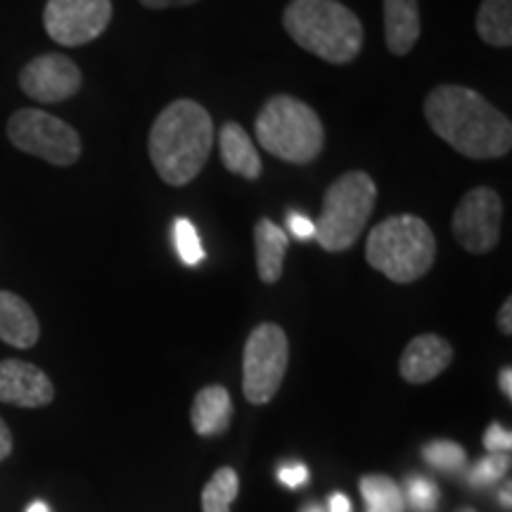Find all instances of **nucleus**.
<instances>
[{
    "instance_id": "obj_36",
    "label": "nucleus",
    "mask_w": 512,
    "mask_h": 512,
    "mask_svg": "<svg viewBox=\"0 0 512 512\" xmlns=\"http://www.w3.org/2000/svg\"><path fill=\"white\" fill-rule=\"evenodd\" d=\"M304 512H320V510H318V508H316V505H313V508H306V510H304Z\"/></svg>"
},
{
    "instance_id": "obj_12",
    "label": "nucleus",
    "mask_w": 512,
    "mask_h": 512,
    "mask_svg": "<svg viewBox=\"0 0 512 512\" xmlns=\"http://www.w3.org/2000/svg\"><path fill=\"white\" fill-rule=\"evenodd\" d=\"M55 399L50 377L34 363L8 358L0 363V401L17 408H43Z\"/></svg>"
},
{
    "instance_id": "obj_30",
    "label": "nucleus",
    "mask_w": 512,
    "mask_h": 512,
    "mask_svg": "<svg viewBox=\"0 0 512 512\" xmlns=\"http://www.w3.org/2000/svg\"><path fill=\"white\" fill-rule=\"evenodd\" d=\"M498 330L503 332V335H512V299H505L501 311H498Z\"/></svg>"
},
{
    "instance_id": "obj_2",
    "label": "nucleus",
    "mask_w": 512,
    "mask_h": 512,
    "mask_svg": "<svg viewBox=\"0 0 512 512\" xmlns=\"http://www.w3.org/2000/svg\"><path fill=\"white\" fill-rule=\"evenodd\" d=\"M214 147V119L200 102H169L152 121L147 152L166 185L183 188L200 176Z\"/></svg>"
},
{
    "instance_id": "obj_4",
    "label": "nucleus",
    "mask_w": 512,
    "mask_h": 512,
    "mask_svg": "<svg viewBox=\"0 0 512 512\" xmlns=\"http://www.w3.org/2000/svg\"><path fill=\"white\" fill-rule=\"evenodd\" d=\"M437 259V238L427 221L415 214L389 216L370 230L366 261L396 285L420 280Z\"/></svg>"
},
{
    "instance_id": "obj_33",
    "label": "nucleus",
    "mask_w": 512,
    "mask_h": 512,
    "mask_svg": "<svg viewBox=\"0 0 512 512\" xmlns=\"http://www.w3.org/2000/svg\"><path fill=\"white\" fill-rule=\"evenodd\" d=\"M498 384H501L503 394L512 399V370L510 368H503L501 375H498Z\"/></svg>"
},
{
    "instance_id": "obj_24",
    "label": "nucleus",
    "mask_w": 512,
    "mask_h": 512,
    "mask_svg": "<svg viewBox=\"0 0 512 512\" xmlns=\"http://www.w3.org/2000/svg\"><path fill=\"white\" fill-rule=\"evenodd\" d=\"M401 494H403V501L411 503V508L415 512H432L439 498L437 486L425 477H408L406 491H401Z\"/></svg>"
},
{
    "instance_id": "obj_14",
    "label": "nucleus",
    "mask_w": 512,
    "mask_h": 512,
    "mask_svg": "<svg viewBox=\"0 0 512 512\" xmlns=\"http://www.w3.org/2000/svg\"><path fill=\"white\" fill-rule=\"evenodd\" d=\"M422 34L418 0H384V43L396 57L408 55Z\"/></svg>"
},
{
    "instance_id": "obj_16",
    "label": "nucleus",
    "mask_w": 512,
    "mask_h": 512,
    "mask_svg": "<svg viewBox=\"0 0 512 512\" xmlns=\"http://www.w3.org/2000/svg\"><path fill=\"white\" fill-rule=\"evenodd\" d=\"M192 430L200 437H219L233 422V399L221 384H209L195 394L190 408Z\"/></svg>"
},
{
    "instance_id": "obj_25",
    "label": "nucleus",
    "mask_w": 512,
    "mask_h": 512,
    "mask_svg": "<svg viewBox=\"0 0 512 512\" xmlns=\"http://www.w3.org/2000/svg\"><path fill=\"white\" fill-rule=\"evenodd\" d=\"M508 470H510V453H491V456L479 460L475 470H472L470 477H467V482L472 486L494 484L496 479H501Z\"/></svg>"
},
{
    "instance_id": "obj_5",
    "label": "nucleus",
    "mask_w": 512,
    "mask_h": 512,
    "mask_svg": "<svg viewBox=\"0 0 512 512\" xmlns=\"http://www.w3.org/2000/svg\"><path fill=\"white\" fill-rule=\"evenodd\" d=\"M256 143L287 164L316 162L325 147L323 121L313 107L294 95L280 93L264 102L254 121Z\"/></svg>"
},
{
    "instance_id": "obj_21",
    "label": "nucleus",
    "mask_w": 512,
    "mask_h": 512,
    "mask_svg": "<svg viewBox=\"0 0 512 512\" xmlns=\"http://www.w3.org/2000/svg\"><path fill=\"white\" fill-rule=\"evenodd\" d=\"M240 491V477L233 467H221L214 472L202 491V512H230Z\"/></svg>"
},
{
    "instance_id": "obj_18",
    "label": "nucleus",
    "mask_w": 512,
    "mask_h": 512,
    "mask_svg": "<svg viewBox=\"0 0 512 512\" xmlns=\"http://www.w3.org/2000/svg\"><path fill=\"white\" fill-rule=\"evenodd\" d=\"M290 247V238L280 226L271 219L256 221L254 226V254H256V273L261 283L275 285L283 275L285 254Z\"/></svg>"
},
{
    "instance_id": "obj_6",
    "label": "nucleus",
    "mask_w": 512,
    "mask_h": 512,
    "mask_svg": "<svg viewBox=\"0 0 512 512\" xmlns=\"http://www.w3.org/2000/svg\"><path fill=\"white\" fill-rule=\"evenodd\" d=\"M377 202V185L366 171H347L328 185L316 221V240L325 252L354 247L370 221Z\"/></svg>"
},
{
    "instance_id": "obj_17",
    "label": "nucleus",
    "mask_w": 512,
    "mask_h": 512,
    "mask_svg": "<svg viewBox=\"0 0 512 512\" xmlns=\"http://www.w3.org/2000/svg\"><path fill=\"white\" fill-rule=\"evenodd\" d=\"M219 147H221V162L230 174L245 178V181H259L261 171V157L256 152V145L249 133L235 121H228L219 133Z\"/></svg>"
},
{
    "instance_id": "obj_31",
    "label": "nucleus",
    "mask_w": 512,
    "mask_h": 512,
    "mask_svg": "<svg viewBox=\"0 0 512 512\" xmlns=\"http://www.w3.org/2000/svg\"><path fill=\"white\" fill-rule=\"evenodd\" d=\"M12 453V434L5 420L0 418V460H5Z\"/></svg>"
},
{
    "instance_id": "obj_32",
    "label": "nucleus",
    "mask_w": 512,
    "mask_h": 512,
    "mask_svg": "<svg viewBox=\"0 0 512 512\" xmlns=\"http://www.w3.org/2000/svg\"><path fill=\"white\" fill-rule=\"evenodd\" d=\"M330 512H351V503L347 496L335 494L330 498Z\"/></svg>"
},
{
    "instance_id": "obj_37",
    "label": "nucleus",
    "mask_w": 512,
    "mask_h": 512,
    "mask_svg": "<svg viewBox=\"0 0 512 512\" xmlns=\"http://www.w3.org/2000/svg\"><path fill=\"white\" fill-rule=\"evenodd\" d=\"M456 512H475L472 508H460V510H456Z\"/></svg>"
},
{
    "instance_id": "obj_27",
    "label": "nucleus",
    "mask_w": 512,
    "mask_h": 512,
    "mask_svg": "<svg viewBox=\"0 0 512 512\" xmlns=\"http://www.w3.org/2000/svg\"><path fill=\"white\" fill-rule=\"evenodd\" d=\"M287 226H290V233L299 242H309L316 238V223H313L311 219H306V216H302V214H290Z\"/></svg>"
},
{
    "instance_id": "obj_10",
    "label": "nucleus",
    "mask_w": 512,
    "mask_h": 512,
    "mask_svg": "<svg viewBox=\"0 0 512 512\" xmlns=\"http://www.w3.org/2000/svg\"><path fill=\"white\" fill-rule=\"evenodd\" d=\"M112 22V0H48L43 27L55 43L79 48L105 34Z\"/></svg>"
},
{
    "instance_id": "obj_19",
    "label": "nucleus",
    "mask_w": 512,
    "mask_h": 512,
    "mask_svg": "<svg viewBox=\"0 0 512 512\" xmlns=\"http://www.w3.org/2000/svg\"><path fill=\"white\" fill-rule=\"evenodd\" d=\"M477 34L486 46H512V0H482L477 10Z\"/></svg>"
},
{
    "instance_id": "obj_23",
    "label": "nucleus",
    "mask_w": 512,
    "mask_h": 512,
    "mask_svg": "<svg viewBox=\"0 0 512 512\" xmlns=\"http://www.w3.org/2000/svg\"><path fill=\"white\" fill-rule=\"evenodd\" d=\"M174 240H176V249H178V254H181L183 264L197 266L204 259L200 235H197L195 226H192L188 219H176Z\"/></svg>"
},
{
    "instance_id": "obj_8",
    "label": "nucleus",
    "mask_w": 512,
    "mask_h": 512,
    "mask_svg": "<svg viewBox=\"0 0 512 512\" xmlns=\"http://www.w3.org/2000/svg\"><path fill=\"white\" fill-rule=\"evenodd\" d=\"M8 138L19 152L53 166H72L81 157L79 133L43 110H17L8 121Z\"/></svg>"
},
{
    "instance_id": "obj_13",
    "label": "nucleus",
    "mask_w": 512,
    "mask_h": 512,
    "mask_svg": "<svg viewBox=\"0 0 512 512\" xmlns=\"http://www.w3.org/2000/svg\"><path fill=\"white\" fill-rule=\"evenodd\" d=\"M453 361V347L444 337L427 332L408 342L399 361V373L411 384H427L444 373Z\"/></svg>"
},
{
    "instance_id": "obj_34",
    "label": "nucleus",
    "mask_w": 512,
    "mask_h": 512,
    "mask_svg": "<svg viewBox=\"0 0 512 512\" xmlns=\"http://www.w3.org/2000/svg\"><path fill=\"white\" fill-rule=\"evenodd\" d=\"M27 512H50V510H48V505H46V503L36 501V503H31V505H29Z\"/></svg>"
},
{
    "instance_id": "obj_22",
    "label": "nucleus",
    "mask_w": 512,
    "mask_h": 512,
    "mask_svg": "<svg viewBox=\"0 0 512 512\" xmlns=\"http://www.w3.org/2000/svg\"><path fill=\"white\" fill-rule=\"evenodd\" d=\"M422 456L427 463L444 472H460L465 467V448L458 446L456 441H432L422 448Z\"/></svg>"
},
{
    "instance_id": "obj_26",
    "label": "nucleus",
    "mask_w": 512,
    "mask_h": 512,
    "mask_svg": "<svg viewBox=\"0 0 512 512\" xmlns=\"http://www.w3.org/2000/svg\"><path fill=\"white\" fill-rule=\"evenodd\" d=\"M484 446L489 453H510V448H512L510 432L503 430L498 422H494V425H491L484 434Z\"/></svg>"
},
{
    "instance_id": "obj_7",
    "label": "nucleus",
    "mask_w": 512,
    "mask_h": 512,
    "mask_svg": "<svg viewBox=\"0 0 512 512\" xmlns=\"http://www.w3.org/2000/svg\"><path fill=\"white\" fill-rule=\"evenodd\" d=\"M290 363V342L275 323H261L247 337L242 354V392L254 406H264L278 394Z\"/></svg>"
},
{
    "instance_id": "obj_35",
    "label": "nucleus",
    "mask_w": 512,
    "mask_h": 512,
    "mask_svg": "<svg viewBox=\"0 0 512 512\" xmlns=\"http://www.w3.org/2000/svg\"><path fill=\"white\" fill-rule=\"evenodd\" d=\"M501 501L510 508V484H505V491L501 494Z\"/></svg>"
},
{
    "instance_id": "obj_1",
    "label": "nucleus",
    "mask_w": 512,
    "mask_h": 512,
    "mask_svg": "<svg viewBox=\"0 0 512 512\" xmlns=\"http://www.w3.org/2000/svg\"><path fill=\"white\" fill-rule=\"evenodd\" d=\"M427 124L467 159H501L512 150V124L482 93L458 83H441L425 98Z\"/></svg>"
},
{
    "instance_id": "obj_29",
    "label": "nucleus",
    "mask_w": 512,
    "mask_h": 512,
    "mask_svg": "<svg viewBox=\"0 0 512 512\" xmlns=\"http://www.w3.org/2000/svg\"><path fill=\"white\" fill-rule=\"evenodd\" d=\"M147 10H169V8H188V5L200 3V0H138Z\"/></svg>"
},
{
    "instance_id": "obj_28",
    "label": "nucleus",
    "mask_w": 512,
    "mask_h": 512,
    "mask_svg": "<svg viewBox=\"0 0 512 512\" xmlns=\"http://www.w3.org/2000/svg\"><path fill=\"white\" fill-rule=\"evenodd\" d=\"M280 482H283L285 486H302L306 479H309V472H306L304 465H290V467H283L280 470Z\"/></svg>"
},
{
    "instance_id": "obj_20",
    "label": "nucleus",
    "mask_w": 512,
    "mask_h": 512,
    "mask_svg": "<svg viewBox=\"0 0 512 512\" xmlns=\"http://www.w3.org/2000/svg\"><path fill=\"white\" fill-rule=\"evenodd\" d=\"M361 494L368 512H406L401 486L384 475L361 477Z\"/></svg>"
},
{
    "instance_id": "obj_9",
    "label": "nucleus",
    "mask_w": 512,
    "mask_h": 512,
    "mask_svg": "<svg viewBox=\"0 0 512 512\" xmlns=\"http://www.w3.org/2000/svg\"><path fill=\"white\" fill-rule=\"evenodd\" d=\"M503 226V200L494 188H472L453 211L451 230L453 238L465 252L484 256L494 252L501 240Z\"/></svg>"
},
{
    "instance_id": "obj_15",
    "label": "nucleus",
    "mask_w": 512,
    "mask_h": 512,
    "mask_svg": "<svg viewBox=\"0 0 512 512\" xmlns=\"http://www.w3.org/2000/svg\"><path fill=\"white\" fill-rule=\"evenodd\" d=\"M41 337V325L31 306L15 292L0 290V339L15 349H31Z\"/></svg>"
},
{
    "instance_id": "obj_11",
    "label": "nucleus",
    "mask_w": 512,
    "mask_h": 512,
    "mask_svg": "<svg viewBox=\"0 0 512 512\" xmlns=\"http://www.w3.org/2000/svg\"><path fill=\"white\" fill-rule=\"evenodd\" d=\"M81 69L67 55L48 53L38 55L27 67L19 72V88L31 100L43 102V105H55L74 98L81 91Z\"/></svg>"
},
{
    "instance_id": "obj_3",
    "label": "nucleus",
    "mask_w": 512,
    "mask_h": 512,
    "mask_svg": "<svg viewBox=\"0 0 512 512\" xmlns=\"http://www.w3.org/2000/svg\"><path fill=\"white\" fill-rule=\"evenodd\" d=\"M283 27L299 48L330 64L354 62L366 41L361 19L339 0H292Z\"/></svg>"
}]
</instances>
